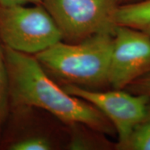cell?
Instances as JSON below:
<instances>
[{
  "label": "cell",
  "mask_w": 150,
  "mask_h": 150,
  "mask_svg": "<svg viewBox=\"0 0 150 150\" xmlns=\"http://www.w3.org/2000/svg\"><path fill=\"white\" fill-rule=\"evenodd\" d=\"M113 35L99 33L77 43L59 41L35 55L45 73L61 87L110 89L108 69Z\"/></svg>",
  "instance_id": "obj_2"
},
{
  "label": "cell",
  "mask_w": 150,
  "mask_h": 150,
  "mask_svg": "<svg viewBox=\"0 0 150 150\" xmlns=\"http://www.w3.org/2000/svg\"><path fill=\"white\" fill-rule=\"evenodd\" d=\"M115 22L117 25L133 28L150 36V0L119 5Z\"/></svg>",
  "instance_id": "obj_9"
},
{
  "label": "cell",
  "mask_w": 150,
  "mask_h": 150,
  "mask_svg": "<svg viewBox=\"0 0 150 150\" xmlns=\"http://www.w3.org/2000/svg\"><path fill=\"white\" fill-rule=\"evenodd\" d=\"M115 150H150V106L145 118L123 143L116 144Z\"/></svg>",
  "instance_id": "obj_10"
},
{
  "label": "cell",
  "mask_w": 150,
  "mask_h": 150,
  "mask_svg": "<svg viewBox=\"0 0 150 150\" xmlns=\"http://www.w3.org/2000/svg\"><path fill=\"white\" fill-rule=\"evenodd\" d=\"M11 108L43 109L63 123H85L108 136H116L112 123L97 108L68 93L48 76L32 54L3 45Z\"/></svg>",
  "instance_id": "obj_1"
},
{
  "label": "cell",
  "mask_w": 150,
  "mask_h": 150,
  "mask_svg": "<svg viewBox=\"0 0 150 150\" xmlns=\"http://www.w3.org/2000/svg\"><path fill=\"white\" fill-rule=\"evenodd\" d=\"M11 128L3 149L8 150H65L66 125L43 109L33 107L11 108Z\"/></svg>",
  "instance_id": "obj_5"
},
{
  "label": "cell",
  "mask_w": 150,
  "mask_h": 150,
  "mask_svg": "<svg viewBox=\"0 0 150 150\" xmlns=\"http://www.w3.org/2000/svg\"><path fill=\"white\" fill-rule=\"evenodd\" d=\"M68 141L65 150H115L116 143L107 134L85 123H66Z\"/></svg>",
  "instance_id": "obj_8"
},
{
  "label": "cell",
  "mask_w": 150,
  "mask_h": 150,
  "mask_svg": "<svg viewBox=\"0 0 150 150\" xmlns=\"http://www.w3.org/2000/svg\"><path fill=\"white\" fill-rule=\"evenodd\" d=\"M63 88L71 95L91 103L103 113L113 125L117 142L123 143L133 129L145 118L150 106V96L136 94L126 89L93 91L73 85Z\"/></svg>",
  "instance_id": "obj_6"
},
{
  "label": "cell",
  "mask_w": 150,
  "mask_h": 150,
  "mask_svg": "<svg viewBox=\"0 0 150 150\" xmlns=\"http://www.w3.org/2000/svg\"><path fill=\"white\" fill-rule=\"evenodd\" d=\"M150 72V36L133 28L117 25L108 69L112 89H125Z\"/></svg>",
  "instance_id": "obj_7"
},
{
  "label": "cell",
  "mask_w": 150,
  "mask_h": 150,
  "mask_svg": "<svg viewBox=\"0 0 150 150\" xmlns=\"http://www.w3.org/2000/svg\"><path fill=\"white\" fill-rule=\"evenodd\" d=\"M140 1H144V0H118L119 5L122 4H133V3H137Z\"/></svg>",
  "instance_id": "obj_14"
},
{
  "label": "cell",
  "mask_w": 150,
  "mask_h": 150,
  "mask_svg": "<svg viewBox=\"0 0 150 150\" xmlns=\"http://www.w3.org/2000/svg\"><path fill=\"white\" fill-rule=\"evenodd\" d=\"M42 4V0H0V5H29Z\"/></svg>",
  "instance_id": "obj_13"
},
{
  "label": "cell",
  "mask_w": 150,
  "mask_h": 150,
  "mask_svg": "<svg viewBox=\"0 0 150 150\" xmlns=\"http://www.w3.org/2000/svg\"><path fill=\"white\" fill-rule=\"evenodd\" d=\"M61 33L43 4L0 5V43L35 55L57 42Z\"/></svg>",
  "instance_id": "obj_3"
},
{
  "label": "cell",
  "mask_w": 150,
  "mask_h": 150,
  "mask_svg": "<svg viewBox=\"0 0 150 150\" xmlns=\"http://www.w3.org/2000/svg\"><path fill=\"white\" fill-rule=\"evenodd\" d=\"M10 109L9 83L3 45L0 43V134Z\"/></svg>",
  "instance_id": "obj_11"
},
{
  "label": "cell",
  "mask_w": 150,
  "mask_h": 150,
  "mask_svg": "<svg viewBox=\"0 0 150 150\" xmlns=\"http://www.w3.org/2000/svg\"><path fill=\"white\" fill-rule=\"evenodd\" d=\"M61 33L62 41L77 43L99 33L114 34L118 0H42Z\"/></svg>",
  "instance_id": "obj_4"
},
{
  "label": "cell",
  "mask_w": 150,
  "mask_h": 150,
  "mask_svg": "<svg viewBox=\"0 0 150 150\" xmlns=\"http://www.w3.org/2000/svg\"><path fill=\"white\" fill-rule=\"evenodd\" d=\"M125 89L136 94H145L150 96V72L134 81Z\"/></svg>",
  "instance_id": "obj_12"
}]
</instances>
